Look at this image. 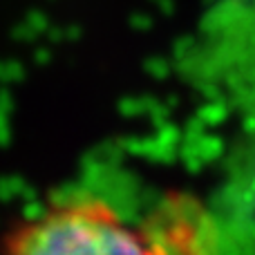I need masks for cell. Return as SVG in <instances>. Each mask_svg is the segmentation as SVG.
<instances>
[{
	"mask_svg": "<svg viewBox=\"0 0 255 255\" xmlns=\"http://www.w3.org/2000/svg\"><path fill=\"white\" fill-rule=\"evenodd\" d=\"M0 255H168L148 231L92 195L61 199L4 233Z\"/></svg>",
	"mask_w": 255,
	"mask_h": 255,
	"instance_id": "1",
	"label": "cell"
}]
</instances>
